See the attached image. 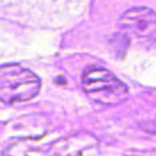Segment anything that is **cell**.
<instances>
[{"label":"cell","instance_id":"obj_3","mask_svg":"<svg viewBox=\"0 0 156 156\" xmlns=\"http://www.w3.org/2000/svg\"><path fill=\"white\" fill-rule=\"evenodd\" d=\"M119 28L144 45H156V12L145 6L132 7L122 13Z\"/></svg>","mask_w":156,"mask_h":156},{"label":"cell","instance_id":"obj_2","mask_svg":"<svg viewBox=\"0 0 156 156\" xmlns=\"http://www.w3.org/2000/svg\"><path fill=\"white\" fill-rule=\"evenodd\" d=\"M41 83L39 77L18 63H5L0 68V99L13 105L34 99Z\"/></svg>","mask_w":156,"mask_h":156},{"label":"cell","instance_id":"obj_1","mask_svg":"<svg viewBox=\"0 0 156 156\" xmlns=\"http://www.w3.org/2000/svg\"><path fill=\"white\" fill-rule=\"evenodd\" d=\"M82 88L87 96L101 106H112L128 96V87L106 68L88 66L82 73Z\"/></svg>","mask_w":156,"mask_h":156}]
</instances>
